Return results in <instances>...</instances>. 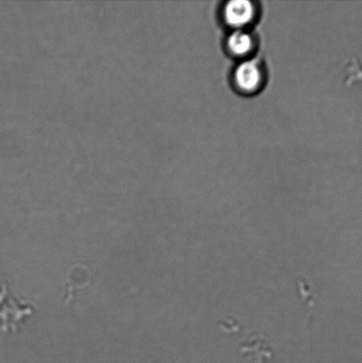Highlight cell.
I'll return each mask as SVG.
<instances>
[{
  "label": "cell",
  "instance_id": "6da1fadb",
  "mask_svg": "<svg viewBox=\"0 0 362 363\" xmlns=\"http://www.w3.org/2000/svg\"><path fill=\"white\" fill-rule=\"evenodd\" d=\"M236 86L242 92L253 94L264 83V72L256 60H248L241 62L234 73Z\"/></svg>",
  "mask_w": 362,
  "mask_h": 363
},
{
  "label": "cell",
  "instance_id": "7a4b0ae2",
  "mask_svg": "<svg viewBox=\"0 0 362 363\" xmlns=\"http://www.w3.org/2000/svg\"><path fill=\"white\" fill-rule=\"evenodd\" d=\"M256 9L253 2L247 0H232L227 3L223 9V17L227 23L235 30L243 28L254 21Z\"/></svg>",
  "mask_w": 362,
  "mask_h": 363
},
{
  "label": "cell",
  "instance_id": "3957f363",
  "mask_svg": "<svg viewBox=\"0 0 362 363\" xmlns=\"http://www.w3.org/2000/svg\"><path fill=\"white\" fill-rule=\"evenodd\" d=\"M228 49L233 55L246 57L250 55L254 48L253 35L244 30H235L227 40Z\"/></svg>",
  "mask_w": 362,
  "mask_h": 363
}]
</instances>
